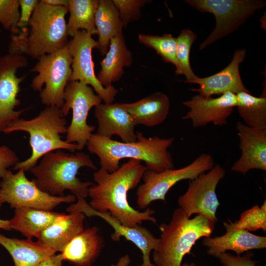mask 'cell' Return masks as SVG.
I'll list each match as a JSON object with an SVG mask.
<instances>
[{
  "label": "cell",
  "mask_w": 266,
  "mask_h": 266,
  "mask_svg": "<svg viewBox=\"0 0 266 266\" xmlns=\"http://www.w3.org/2000/svg\"><path fill=\"white\" fill-rule=\"evenodd\" d=\"M147 167L136 160L129 159L115 171L100 167L93 174L95 184L88 189L89 205L95 210L109 213L120 223L128 227L140 225L143 221L157 222L155 211L147 208L140 212L132 207L127 193L140 182Z\"/></svg>",
  "instance_id": "6da1fadb"
},
{
  "label": "cell",
  "mask_w": 266,
  "mask_h": 266,
  "mask_svg": "<svg viewBox=\"0 0 266 266\" xmlns=\"http://www.w3.org/2000/svg\"><path fill=\"white\" fill-rule=\"evenodd\" d=\"M174 140L173 137H146L138 132L135 141L125 142L95 133L92 134L86 146L91 153L98 157L101 167L109 172L116 170L120 166V161L125 158L143 161L148 169L161 172L174 168L173 158L168 150Z\"/></svg>",
  "instance_id": "7a4b0ae2"
},
{
  "label": "cell",
  "mask_w": 266,
  "mask_h": 266,
  "mask_svg": "<svg viewBox=\"0 0 266 266\" xmlns=\"http://www.w3.org/2000/svg\"><path fill=\"white\" fill-rule=\"evenodd\" d=\"M67 7H56L39 0L26 28L16 35L11 34L9 53L38 59L67 46L69 35L66 15Z\"/></svg>",
  "instance_id": "3957f363"
},
{
  "label": "cell",
  "mask_w": 266,
  "mask_h": 266,
  "mask_svg": "<svg viewBox=\"0 0 266 266\" xmlns=\"http://www.w3.org/2000/svg\"><path fill=\"white\" fill-rule=\"evenodd\" d=\"M83 167L97 170L90 156L83 152L66 153L61 150L45 155L38 164L30 169L34 176L32 181L42 191L54 196H64L68 190L77 198L88 197V189L93 183L83 182L77 177Z\"/></svg>",
  "instance_id": "277c9868"
},
{
  "label": "cell",
  "mask_w": 266,
  "mask_h": 266,
  "mask_svg": "<svg viewBox=\"0 0 266 266\" xmlns=\"http://www.w3.org/2000/svg\"><path fill=\"white\" fill-rule=\"evenodd\" d=\"M66 124L61 109L53 106H46L33 119L20 118L11 123L3 133H27L32 150L31 156L26 160L19 162L13 166V169L23 168L26 171H29L40 159L52 151L64 149L73 152L81 150L77 144L69 143L62 139L61 134L67 133Z\"/></svg>",
  "instance_id": "5b68a950"
},
{
  "label": "cell",
  "mask_w": 266,
  "mask_h": 266,
  "mask_svg": "<svg viewBox=\"0 0 266 266\" xmlns=\"http://www.w3.org/2000/svg\"><path fill=\"white\" fill-rule=\"evenodd\" d=\"M214 224L203 215L191 219L181 208L175 209L169 222L159 226L161 233L159 245L153 253L154 264L181 266L184 257L190 253L196 241L210 236Z\"/></svg>",
  "instance_id": "8992f818"
},
{
  "label": "cell",
  "mask_w": 266,
  "mask_h": 266,
  "mask_svg": "<svg viewBox=\"0 0 266 266\" xmlns=\"http://www.w3.org/2000/svg\"><path fill=\"white\" fill-rule=\"evenodd\" d=\"M37 60L31 69L38 73L32 80L31 87L40 92L43 104L61 108L64 104L65 90L72 73V58L67 46Z\"/></svg>",
  "instance_id": "52a82bcc"
},
{
  "label": "cell",
  "mask_w": 266,
  "mask_h": 266,
  "mask_svg": "<svg viewBox=\"0 0 266 266\" xmlns=\"http://www.w3.org/2000/svg\"><path fill=\"white\" fill-rule=\"evenodd\" d=\"M214 161L209 154L202 153L187 166L178 169H168L156 172L147 169L142 176L143 183L136 191V201L139 208L144 209L155 200L165 201L168 191L178 182L192 180L200 174L210 170Z\"/></svg>",
  "instance_id": "ba28073f"
},
{
  "label": "cell",
  "mask_w": 266,
  "mask_h": 266,
  "mask_svg": "<svg viewBox=\"0 0 266 266\" xmlns=\"http://www.w3.org/2000/svg\"><path fill=\"white\" fill-rule=\"evenodd\" d=\"M23 168L13 173L7 170L0 182V205L7 203L11 208L29 207L52 211L63 203L75 201L74 195L54 196L39 189L29 180Z\"/></svg>",
  "instance_id": "9c48e42d"
},
{
  "label": "cell",
  "mask_w": 266,
  "mask_h": 266,
  "mask_svg": "<svg viewBox=\"0 0 266 266\" xmlns=\"http://www.w3.org/2000/svg\"><path fill=\"white\" fill-rule=\"evenodd\" d=\"M196 10L213 14L216 26L200 45L202 50L234 32L258 9L266 5L263 0H187Z\"/></svg>",
  "instance_id": "30bf717a"
},
{
  "label": "cell",
  "mask_w": 266,
  "mask_h": 266,
  "mask_svg": "<svg viewBox=\"0 0 266 266\" xmlns=\"http://www.w3.org/2000/svg\"><path fill=\"white\" fill-rule=\"evenodd\" d=\"M102 101L90 86L78 81H70L64 92V104L60 108L65 117L70 109L72 118L67 128L66 140L77 144L81 150L87 145L95 127L87 123V117L91 109Z\"/></svg>",
  "instance_id": "8fae6325"
},
{
  "label": "cell",
  "mask_w": 266,
  "mask_h": 266,
  "mask_svg": "<svg viewBox=\"0 0 266 266\" xmlns=\"http://www.w3.org/2000/svg\"><path fill=\"white\" fill-rule=\"evenodd\" d=\"M225 173L224 168L217 164L196 179L189 180L186 192L177 200L180 208L189 217L193 214L201 215L214 224L217 222L216 212L220 204L216 189Z\"/></svg>",
  "instance_id": "7c38bea8"
},
{
  "label": "cell",
  "mask_w": 266,
  "mask_h": 266,
  "mask_svg": "<svg viewBox=\"0 0 266 266\" xmlns=\"http://www.w3.org/2000/svg\"><path fill=\"white\" fill-rule=\"evenodd\" d=\"M98 43L84 30L78 31L69 40L67 48L72 58L70 81H78L91 86L105 103H112L118 90L113 85L105 88L95 74L92 52Z\"/></svg>",
  "instance_id": "4fadbf2b"
},
{
  "label": "cell",
  "mask_w": 266,
  "mask_h": 266,
  "mask_svg": "<svg viewBox=\"0 0 266 266\" xmlns=\"http://www.w3.org/2000/svg\"><path fill=\"white\" fill-rule=\"evenodd\" d=\"M28 65L23 55L8 54L0 57V133L20 118L26 110H16L20 105L18 99L21 90L20 84L26 75L18 77L16 72Z\"/></svg>",
  "instance_id": "5bb4252c"
},
{
  "label": "cell",
  "mask_w": 266,
  "mask_h": 266,
  "mask_svg": "<svg viewBox=\"0 0 266 266\" xmlns=\"http://www.w3.org/2000/svg\"><path fill=\"white\" fill-rule=\"evenodd\" d=\"M66 211L69 213L80 212L88 217L98 216L103 219L114 229V233L111 235L112 240L119 241L123 236L139 249L142 253V263L140 266H156L151 261L150 254L157 248L160 239L146 228L140 225L131 227L123 225L109 213L93 209L84 198H77V202L70 205Z\"/></svg>",
  "instance_id": "9a60e30c"
},
{
  "label": "cell",
  "mask_w": 266,
  "mask_h": 266,
  "mask_svg": "<svg viewBox=\"0 0 266 266\" xmlns=\"http://www.w3.org/2000/svg\"><path fill=\"white\" fill-rule=\"evenodd\" d=\"M189 108L183 119L190 120L194 128L205 126L209 123L223 126L227 123V118L236 106V94L227 93L217 98L193 96L191 100L183 101Z\"/></svg>",
  "instance_id": "2e32d148"
},
{
  "label": "cell",
  "mask_w": 266,
  "mask_h": 266,
  "mask_svg": "<svg viewBox=\"0 0 266 266\" xmlns=\"http://www.w3.org/2000/svg\"><path fill=\"white\" fill-rule=\"evenodd\" d=\"M241 156L231 170L245 174L256 169L266 170V129L251 128L240 122L236 125Z\"/></svg>",
  "instance_id": "e0dca14e"
},
{
  "label": "cell",
  "mask_w": 266,
  "mask_h": 266,
  "mask_svg": "<svg viewBox=\"0 0 266 266\" xmlns=\"http://www.w3.org/2000/svg\"><path fill=\"white\" fill-rule=\"evenodd\" d=\"M246 50L237 49L234 54L231 63L220 71L212 75L197 77L190 83L199 85L198 89H191L203 97L222 95L227 93L236 94L241 92H249L245 87L239 73V65L245 59Z\"/></svg>",
  "instance_id": "ac0fdd59"
},
{
  "label": "cell",
  "mask_w": 266,
  "mask_h": 266,
  "mask_svg": "<svg viewBox=\"0 0 266 266\" xmlns=\"http://www.w3.org/2000/svg\"><path fill=\"white\" fill-rule=\"evenodd\" d=\"M94 115L98 123V134L108 138L117 135L125 142L136 140V125L120 103H101L95 107Z\"/></svg>",
  "instance_id": "d6986e66"
},
{
  "label": "cell",
  "mask_w": 266,
  "mask_h": 266,
  "mask_svg": "<svg viewBox=\"0 0 266 266\" xmlns=\"http://www.w3.org/2000/svg\"><path fill=\"white\" fill-rule=\"evenodd\" d=\"M225 234L219 236L204 237L202 244L207 248V253L218 258L228 250L240 255L244 252L266 247V237L254 234L245 230L234 229L229 220L224 222Z\"/></svg>",
  "instance_id": "ffe728a7"
},
{
  "label": "cell",
  "mask_w": 266,
  "mask_h": 266,
  "mask_svg": "<svg viewBox=\"0 0 266 266\" xmlns=\"http://www.w3.org/2000/svg\"><path fill=\"white\" fill-rule=\"evenodd\" d=\"M85 216L80 212H72L68 214L60 213L40 233L37 238V243L56 252H61L72 238L83 230Z\"/></svg>",
  "instance_id": "44dd1931"
},
{
  "label": "cell",
  "mask_w": 266,
  "mask_h": 266,
  "mask_svg": "<svg viewBox=\"0 0 266 266\" xmlns=\"http://www.w3.org/2000/svg\"><path fill=\"white\" fill-rule=\"evenodd\" d=\"M103 239L97 227L84 229L66 244L61 254L74 266H92L99 256Z\"/></svg>",
  "instance_id": "7402d4cb"
},
{
  "label": "cell",
  "mask_w": 266,
  "mask_h": 266,
  "mask_svg": "<svg viewBox=\"0 0 266 266\" xmlns=\"http://www.w3.org/2000/svg\"><path fill=\"white\" fill-rule=\"evenodd\" d=\"M122 107L133 117L136 125L154 127L167 118L170 108L167 96L162 92L152 93L132 103H120Z\"/></svg>",
  "instance_id": "603a6c76"
},
{
  "label": "cell",
  "mask_w": 266,
  "mask_h": 266,
  "mask_svg": "<svg viewBox=\"0 0 266 266\" xmlns=\"http://www.w3.org/2000/svg\"><path fill=\"white\" fill-rule=\"evenodd\" d=\"M105 57L100 62V69L97 78L107 88L119 81L124 73V68L133 63V55L128 48L124 36L120 34L113 37Z\"/></svg>",
  "instance_id": "cb8c5ba5"
},
{
  "label": "cell",
  "mask_w": 266,
  "mask_h": 266,
  "mask_svg": "<svg viewBox=\"0 0 266 266\" xmlns=\"http://www.w3.org/2000/svg\"><path fill=\"white\" fill-rule=\"evenodd\" d=\"M95 23L98 35V49L101 56L107 53L111 39L123 34L124 27L112 0H99Z\"/></svg>",
  "instance_id": "d4e9b609"
},
{
  "label": "cell",
  "mask_w": 266,
  "mask_h": 266,
  "mask_svg": "<svg viewBox=\"0 0 266 266\" xmlns=\"http://www.w3.org/2000/svg\"><path fill=\"white\" fill-rule=\"evenodd\" d=\"M60 214L29 207L16 208L14 209L13 217L9 220L10 228L21 233L27 239L37 238Z\"/></svg>",
  "instance_id": "484cf974"
},
{
  "label": "cell",
  "mask_w": 266,
  "mask_h": 266,
  "mask_svg": "<svg viewBox=\"0 0 266 266\" xmlns=\"http://www.w3.org/2000/svg\"><path fill=\"white\" fill-rule=\"evenodd\" d=\"M0 244L10 254L14 266H37L44 259L56 253L32 239L8 237L0 233Z\"/></svg>",
  "instance_id": "4316f807"
},
{
  "label": "cell",
  "mask_w": 266,
  "mask_h": 266,
  "mask_svg": "<svg viewBox=\"0 0 266 266\" xmlns=\"http://www.w3.org/2000/svg\"><path fill=\"white\" fill-rule=\"evenodd\" d=\"M99 3V0H69V17L66 23L69 36L73 37L80 30L92 36L97 34L95 17Z\"/></svg>",
  "instance_id": "83f0119b"
},
{
  "label": "cell",
  "mask_w": 266,
  "mask_h": 266,
  "mask_svg": "<svg viewBox=\"0 0 266 266\" xmlns=\"http://www.w3.org/2000/svg\"><path fill=\"white\" fill-rule=\"evenodd\" d=\"M238 112L246 126L254 128L266 129V93L257 97L250 92L236 94Z\"/></svg>",
  "instance_id": "f1b7e54d"
},
{
  "label": "cell",
  "mask_w": 266,
  "mask_h": 266,
  "mask_svg": "<svg viewBox=\"0 0 266 266\" xmlns=\"http://www.w3.org/2000/svg\"><path fill=\"white\" fill-rule=\"evenodd\" d=\"M197 38V34L189 29H183L176 37V58L177 66L176 74L184 75L185 82L191 83L197 77L190 65V55L191 47Z\"/></svg>",
  "instance_id": "f546056e"
},
{
  "label": "cell",
  "mask_w": 266,
  "mask_h": 266,
  "mask_svg": "<svg viewBox=\"0 0 266 266\" xmlns=\"http://www.w3.org/2000/svg\"><path fill=\"white\" fill-rule=\"evenodd\" d=\"M138 40L140 43L155 50L165 62L171 63L177 67L176 37L171 34L165 33L159 36L140 33Z\"/></svg>",
  "instance_id": "4dcf8cb0"
},
{
  "label": "cell",
  "mask_w": 266,
  "mask_h": 266,
  "mask_svg": "<svg viewBox=\"0 0 266 266\" xmlns=\"http://www.w3.org/2000/svg\"><path fill=\"white\" fill-rule=\"evenodd\" d=\"M231 224L234 229L255 231L262 229L266 232V200L259 206L256 205L242 212L238 220Z\"/></svg>",
  "instance_id": "1f68e13d"
},
{
  "label": "cell",
  "mask_w": 266,
  "mask_h": 266,
  "mask_svg": "<svg viewBox=\"0 0 266 266\" xmlns=\"http://www.w3.org/2000/svg\"><path fill=\"white\" fill-rule=\"evenodd\" d=\"M19 18V0H0V23L12 34L20 32L18 27Z\"/></svg>",
  "instance_id": "d6a6232c"
},
{
  "label": "cell",
  "mask_w": 266,
  "mask_h": 266,
  "mask_svg": "<svg viewBox=\"0 0 266 266\" xmlns=\"http://www.w3.org/2000/svg\"><path fill=\"white\" fill-rule=\"evenodd\" d=\"M117 9L124 27L138 20L141 16V8L149 2L147 0H112Z\"/></svg>",
  "instance_id": "836d02e7"
},
{
  "label": "cell",
  "mask_w": 266,
  "mask_h": 266,
  "mask_svg": "<svg viewBox=\"0 0 266 266\" xmlns=\"http://www.w3.org/2000/svg\"><path fill=\"white\" fill-rule=\"evenodd\" d=\"M253 256V253L250 251L246 252L243 256L225 252L218 258L223 266H257V262L252 259Z\"/></svg>",
  "instance_id": "e575fe53"
},
{
  "label": "cell",
  "mask_w": 266,
  "mask_h": 266,
  "mask_svg": "<svg viewBox=\"0 0 266 266\" xmlns=\"http://www.w3.org/2000/svg\"><path fill=\"white\" fill-rule=\"evenodd\" d=\"M19 1L20 18L18 27L21 31L27 28L32 14L39 0H19Z\"/></svg>",
  "instance_id": "d590c367"
},
{
  "label": "cell",
  "mask_w": 266,
  "mask_h": 266,
  "mask_svg": "<svg viewBox=\"0 0 266 266\" xmlns=\"http://www.w3.org/2000/svg\"><path fill=\"white\" fill-rule=\"evenodd\" d=\"M19 162L18 156L11 149L5 145L0 146V179L9 167L14 166Z\"/></svg>",
  "instance_id": "8d00e7d4"
},
{
  "label": "cell",
  "mask_w": 266,
  "mask_h": 266,
  "mask_svg": "<svg viewBox=\"0 0 266 266\" xmlns=\"http://www.w3.org/2000/svg\"><path fill=\"white\" fill-rule=\"evenodd\" d=\"M63 261L61 253H55L44 259L37 266H63Z\"/></svg>",
  "instance_id": "74e56055"
},
{
  "label": "cell",
  "mask_w": 266,
  "mask_h": 266,
  "mask_svg": "<svg viewBox=\"0 0 266 266\" xmlns=\"http://www.w3.org/2000/svg\"><path fill=\"white\" fill-rule=\"evenodd\" d=\"M69 0H41L44 4L56 7H67Z\"/></svg>",
  "instance_id": "f35d334b"
},
{
  "label": "cell",
  "mask_w": 266,
  "mask_h": 266,
  "mask_svg": "<svg viewBox=\"0 0 266 266\" xmlns=\"http://www.w3.org/2000/svg\"><path fill=\"white\" fill-rule=\"evenodd\" d=\"M131 263V259L128 255H125L121 257L115 264L111 266H128Z\"/></svg>",
  "instance_id": "ab89813d"
},
{
  "label": "cell",
  "mask_w": 266,
  "mask_h": 266,
  "mask_svg": "<svg viewBox=\"0 0 266 266\" xmlns=\"http://www.w3.org/2000/svg\"><path fill=\"white\" fill-rule=\"evenodd\" d=\"M0 229L10 230L9 220H3L0 219Z\"/></svg>",
  "instance_id": "60d3db41"
},
{
  "label": "cell",
  "mask_w": 266,
  "mask_h": 266,
  "mask_svg": "<svg viewBox=\"0 0 266 266\" xmlns=\"http://www.w3.org/2000/svg\"><path fill=\"white\" fill-rule=\"evenodd\" d=\"M181 266H196V265L195 263L192 262L191 263H184L182 264Z\"/></svg>",
  "instance_id": "b9f144b4"
},
{
  "label": "cell",
  "mask_w": 266,
  "mask_h": 266,
  "mask_svg": "<svg viewBox=\"0 0 266 266\" xmlns=\"http://www.w3.org/2000/svg\"></svg>",
  "instance_id": "7bdbcfd3"
}]
</instances>
